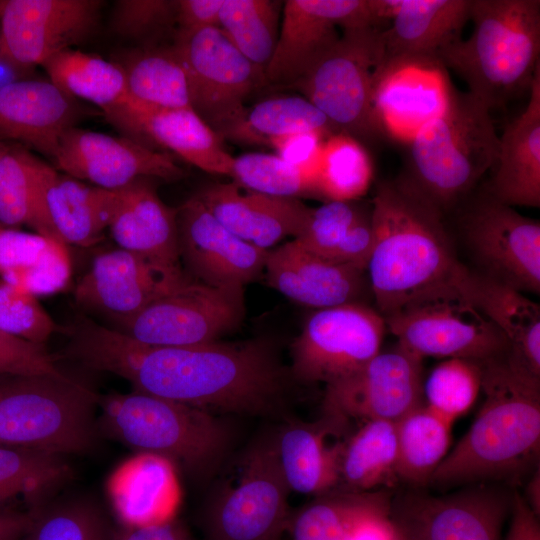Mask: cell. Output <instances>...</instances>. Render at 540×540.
<instances>
[{
    "label": "cell",
    "instance_id": "cell-1",
    "mask_svg": "<svg viewBox=\"0 0 540 540\" xmlns=\"http://www.w3.org/2000/svg\"><path fill=\"white\" fill-rule=\"evenodd\" d=\"M65 333L66 356L85 368L117 375L133 391L210 412L269 414L287 391L288 372L262 340L152 346L87 317Z\"/></svg>",
    "mask_w": 540,
    "mask_h": 540
},
{
    "label": "cell",
    "instance_id": "cell-2",
    "mask_svg": "<svg viewBox=\"0 0 540 540\" xmlns=\"http://www.w3.org/2000/svg\"><path fill=\"white\" fill-rule=\"evenodd\" d=\"M371 204L373 245L366 273L383 317L461 290L469 270L456 256L440 209L401 174L380 181Z\"/></svg>",
    "mask_w": 540,
    "mask_h": 540
},
{
    "label": "cell",
    "instance_id": "cell-3",
    "mask_svg": "<svg viewBox=\"0 0 540 540\" xmlns=\"http://www.w3.org/2000/svg\"><path fill=\"white\" fill-rule=\"evenodd\" d=\"M484 402L429 483H518L539 465L540 376L510 351L480 362Z\"/></svg>",
    "mask_w": 540,
    "mask_h": 540
},
{
    "label": "cell",
    "instance_id": "cell-4",
    "mask_svg": "<svg viewBox=\"0 0 540 540\" xmlns=\"http://www.w3.org/2000/svg\"><path fill=\"white\" fill-rule=\"evenodd\" d=\"M474 29L438 58L490 112L530 90L540 68L539 0H472Z\"/></svg>",
    "mask_w": 540,
    "mask_h": 540
},
{
    "label": "cell",
    "instance_id": "cell-5",
    "mask_svg": "<svg viewBox=\"0 0 540 540\" xmlns=\"http://www.w3.org/2000/svg\"><path fill=\"white\" fill-rule=\"evenodd\" d=\"M407 145V164L400 174L446 214L494 167L500 142L490 111L469 92L455 89L444 112Z\"/></svg>",
    "mask_w": 540,
    "mask_h": 540
},
{
    "label": "cell",
    "instance_id": "cell-6",
    "mask_svg": "<svg viewBox=\"0 0 540 540\" xmlns=\"http://www.w3.org/2000/svg\"><path fill=\"white\" fill-rule=\"evenodd\" d=\"M98 407L99 431L197 478L214 471L229 446L227 426L199 407L137 391L99 396Z\"/></svg>",
    "mask_w": 540,
    "mask_h": 540
},
{
    "label": "cell",
    "instance_id": "cell-7",
    "mask_svg": "<svg viewBox=\"0 0 540 540\" xmlns=\"http://www.w3.org/2000/svg\"><path fill=\"white\" fill-rule=\"evenodd\" d=\"M98 399L67 373L0 375V444L60 456L89 453L100 434Z\"/></svg>",
    "mask_w": 540,
    "mask_h": 540
},
{
    "label": "cell",
    "instance_id": "cell-8",
    "mask_svg": "<svg viewBox=\"0 0 540 540\" xmlns=\"http://www.w3.org/2000/svg\"><path fill=\"white\" fill-rule=\"evenodd\" d=\"M382 29L343 31L339 40L291 86L341 133L361 143L386 139L373 108L376 73L384 61Z\"/></svg>",
    "mask_w": 540,
    "mask_h": 540
},
{
    "label": "cell",
    "instance_id": "cell-9",
    "mask_svg": "<svg viewBox=\"0 0 540 540\" xmlns=\"http://www.w3.org/2000/svg\"><path fill=\"white\" fill-rule=\"evenodd\" d=\"M173 46L183 65L191 109L223 141L246 115L244 101L266 83L218 27L176 31Z\"/></svg>",
    "mask_w": 540,
    "mask_h": 540
},
{
    "label": "cell",
    "instance_id": "cell-10",
    "mask_svg": "<svg viewBox=\"0 0 540 540\" xmlns=\"http://www.w3.org/2000/svg\"><path fill=\"white\" fill-rule=\"evenodd\" d=\"M384 319L398 345L421 359L431 356L480 363L510 350L502 333L460 289L408 305Z\"/></svg>",
    "mask_w": 540,
    "mask_h": 540
},
{
    "label": "cell",
    "instance_id": "cell-11",
    "mask_svg": "<svg viewBox=\"0 0 540 540\" xmlns=\"http://www.w3.org/2000/svg\"><path fill=\"white\" fill-rule=\"evenodd\" d=\"M397 5V0L285 1L266 83L294 84L339 40L338 28H379L392 19Z\"/></svg>",
    "mask_w": 540,
    "mask_h": 540
},
{
    "label": "cell",
    "instance_id": "cell-12",
    "mask_svg": "<svg viewBox=\"0 0 540 540\" xmlns=\"http://www.w3.org/2000/svg\"><path fill=\"white\" fill-rule=\"evenodd\" d=\"M244 316L243 287L189 279L113 329L146 345L184 347L219 340Z\"/></svg>",
    "mask_w": 540,
    "mask_h": 540
},
{
    "label": "cell",
    "instance_id": "cell-13",
    "mask_svg": "<svg viewBox=\"0 0 540 540\" xmlns=\"http://www.w3.org/2000/svg\"><path fill=\"white\" fill-rule=\"evenodd\" d=\"M384 317L359 302L317 309L291 346V374L303 383L329 385L363 367L380 352Z\"/></svg>",
    "mask_w": 540,
    "mask_h": 540
},
{
    "label": "cell",
    "instance_id": "cell-14",
    "mask_svg": "<svg viewBox=\"0 0 540 540\" xmlns=\"http://www.w3.org/2000/svg\"><path fill=\"white\" fill-rule=\"evenodd\" d=\"M242 463L237 483L207 512V540H281L292 515L276 439L257 443Z\"/></svg>",
    "mask_w": 540,
    "mask_h": 540
},
{
    "label": "cell",
    "instance_id": "cell-15",
    "mask_svg": "<svg viewBox=\"0 0 540 540\" xmlns=\"http://www.w3.org/2000/svg\"><path fill=\"white\" fill-rule=\"evenodd\" d=\"M460 225L482 274L521 292H540V222L486 189L462 209Z\"/></svg>",
    "mask_w": 540,
    "mask_h": 540
},
{
    "label": "cell",
    "instance_id": "cell-16",
    "mask_svg": "<svg viewBox=\"0 0 540 540\" xmlns=\"http://www.w3.org/2000/svg\"><path fill=\"white\" fill-rule=\"evenodd\" d=\"M100 0H5L0 63L25 75L55 53L86 40L96 28Z\"/></svg>",
    "mask_w": 540,
    "mask_h": 540
},
{
    "label": "cell",
    "instance_id": "cell-17",
    "mask_svg": "<svg viewBox=\"0 0 540 540\" xmlns=\"http://www.w3.org/2000/svg\"><path fill=\"white\" fill-rule=\"evenodd\" d=\"M513 494L480 483L443 496L409 494L392 500L398 540H501Z\"/></svg>",
    "mask_w": 540,
    "mask_h": 540
},
{
    "label": "cell",
    "instance_id": "cell-18",
    "mask_svg": "<svg viewBox=\"0 0 540 540\" xmlns=\"http://www.w3.org/2000/svg\"><path fill=\"white\" fill-rule=\"evenodd\" d=\"M455 89L437 56L384 57L375 76L373 108L385 138L408 144L444 112Z\"/></svg>",
    "mask_w": 540,
    "mask_h": 540
},
{
    "label": "cell",
    "instance_id": "cell-19",
    "mask_svg": "<svg viewBox=\"0 0 540 540\" xmlns=\"http://www.w3.org/2000/svg\"><path fill=\"white\" fill-rule=\"evenodd\" d=\"M187 280L180 266L117 248L94 257L74 296L82 308L118 327Z\"/></svg>",
    "mask_w": 540,
    "mask_h": 540
},
{
    "label": "cell",
    "instance_id": "cell-20",
    "mask_svg": "<svg viewBox=\"0 0 540 540\" xmlns=\"http://www.w3.org/2000/svg\"><path fill=\"white\" fill-rule=\"evenodd\" d=\"M422 361L398 344L380 351L353 374L326 385L324 413L346 421L396 422L422 403Z\"/></svg>",
    "mask_w": 540,
    "mask_h": 540
},
{
    "label": "cell",
    "instance_id": "cell-21",
    "mask_svg": "<svg viewBox=\"0 0 540 540\" xmlns=\"http://www.w3.org/2000/svg\"><path fill=\"white\" fill-rule=\"evenodd\" d=\"M53 162L65 174L108 190L123 188L138 178L174 181L185 174L166 153L128 137L75 126L60 137Z\"/></svg>",
    "mask_w": 540,
    "mask_h": 540
},
{
    "label": "cell",
    "instance_id": "cell-22",
    "mask_svg": "<svg viewBox=\"0 0 540 540\" xmlns=\"http://www.w3.org/2000/svg\"><path fill=\"white\" fill-rule=\"evenodd\" d=\"M180 259L202 283L244 287L263 271L268 250L225 228L195 195L177 209Z\"/></svg>",
    "mask_w": 540,
    "mask_h": 540
},
{
    "label": "cell",
    "instance_id": "cell-23",
    "mask_svg": "<svg viewBox=\"0 0 540 540\" xmlns=\"http://www.w3.org/2000/svg\"><path fill=\"white\" fill-rule=\"evenodd\" d=\"M104 115L124 137L161 146L207 173L230 177L234 157L191 108L149 110L123 105Z\"/></svg>",
    "mask_w": 540,
    "mask_h": 540
},
{
    "label": "cell",
    "instance_id": "cell-24",
    "mask_svg": "<svg viewBox=\"0 0 540 540\" xmlns=\"http://www.w3.org/2000/svg\"><path fill=\"white\" fill-rule=\"evenodd\" d=\"M241 188L235 182L216 183L196 196L225 228L258 248L268 250L287 236L301 234L313 208L296 198Z\"/></svg>",
    "mask_w": 540,
    "mask_h": 540
},
{
    "label": "cell",
    "instance_id": "cell-25",
    "mask_svg": "<svg viewBox=\"0 0 540 540\" xmlns=\"http://www.w3.org/2000/svg\"><path fill=\"white\" fill-rule=\"evenodd\" d=\"M264 272L270 287L316 309L359 303L368 283L365 271L322 258L295 239L268 252Z\"/></svg>",
    "mask_w": 540,
    "mask_h": 540
},
{
    "label": "cell",
    "instance_id": "cell-26",
    "mask_svg": "<svg viewBox=\"0 0 540 540\" xmlns=\"http://www.w3.org/2000/svg\"><path fill=\"white\" fill-rule=\"evenodd\" d=\"M51 81L21 79L0 87V139L53 160L60 137L74 127V101Z\"/></svg>",
    "mask_w": 540,
    "mask_h": 540
},
{
    "label": "cell",
    "instance_id": "cell-27",
    "mask_svg": "<svg viewBox=\"0 0 540 540\" xmlns=\"http://www.w3.org/2000/svg\"><path fill=\"white\" fill-rule=\"evenodd\" d=\"M525 110L499 136V154L487 188L509 206H540V68Z\"/></svg>",
    "mask_w": 540,
    "mask_h": 540
},
{
    "label": "cell",
    "instance_id": "cell-28",
    "mask_svg": "<svg viewBox=\"0 0 540 540\" xmlns=\"http://www.w3.org/2000/svg\"><path fill=\"white\" fill-rule=\"evenodd\" d=\"M175 468L164 457L139 453L114 472L108 491L117 517L128 529L174 520L181 501Z\"/></svg>",
    "mask_w": 540,
    "mask_h": 540
},
{
    "label": "cell",
    "instance_id": "cell-29",
    "mask_svg": "<svg viewBox=\"0 0 540 540\" xmlns=\"http://www.w3.org/2000/svg\"><path fill=\"white\" fill-rule=\"evenodd\" d=\"M109 229L119 248L180 266L177 209L161 200L151 178H138L120 188Z\"/></svg>",
    "mask_w": 540,
    "mask_h": 540
},
{
    "label": "cell",
    "instance_id": "cell-30",
    "mask_svg": "<svg viewBox=\"0 0 540 540\" xmlns=\"http://www.w3.org/2000/svg\"><path fill=\"white\" fill-rule=\"evenodd\" d=\"M346 420L324 413L314 423H291L276 439L283 476L290 490L320 495L340 481V459L344 443L330 442L340 434Z\"/></svg>",
    "mask_w": 540,
    "mask_h": 540
},
{
    "label": "cell",
    "instance_id": "cell-31",
    "mask_svg": "<svg viewBox=\"0 0 540 540\" xmlns=\"http://www.w3.org/2000/svg\"><path fill=\"white\" fill-rule=\"evenodd\" d=\"M120 189L88 185L46 165L43 201L53 228L65 245L89 247L103 238L118 206Z\"/></svg>",
    "mask_w": 540,
    "mask_h": 540
},
{
    "label": "cell",
    "instance_id": "cell-32",
    "mask_svg": "<svg viewBox=\"0 0 540 540\" xmlns=\"http://www.w3.org/2000/svg\"><path fill=\"white\" fill-rule=\"evenodd\" d=\"M461 291L507 340L510 353L540 376V307L523 292L468 271Z\"/></svg>",
    "mask_w": 540,
    "mask_h": 540
},
{
    "label": "cell",
    "instance_id": "cell-33",
    "mask_svg": "<svg viewBox=\"0 0 540 540\" xmlns=\"http://www.w3.org/2000/svg\"><path fill=\"white\" fill-rule=\"evenodd\" d=\"M471 4L472 0H400L391 26L381 31L385 58L438 57L444 48L462 39Z\"/></svg>",
    "mask_w": 540,
    "mask_h": 540
},
{
    "label": "cell",
    "instance_id": "cell-34",
    "mask_svg": "<svg viewBox=\"0 0 540 540\" xmlns=\"http://www.w3.org/2000/svg\"><path fill=\"white\" fill-rule=\"evenodd\" d=\"M357 201H327L312 209L294 239L322 258L366 272L373 245L372 204Z\"/></svg>",
    "mask_w": 540,
    "mask_h": 540
},
{
    "label": "cell",
    "instance_id": "cell-35",
    "mask_svg": "<svg viewBox=\"0 0 540 540\" xmlns=\"http://www.w3.org/2000/svg\"><path fill=\"white\" fill-rule=\"evenodd\" d=\"M0 275L34 296L61 291L71 277L66 245L37 233L0 229Z\"/></svg>",
    "mask_w": 540,
    "mask_h": 540
},
{
    "label": "cell",
    "instance_id": "cell-36",
    "mask_svg": "<svg viewBox=\"0 0 540 540\" xmlns=\"http://www.w3.org/2000/svg\"><path fill=\"white\" fill-rule=\"evenodd\" d=\"M117 62L126 78L129 106L149 109L191 108L186 74L173 46H141Z\"/></svg>",
    "mask_w": 540,
    "mask_h": 540
},
{
    "label": "cell",
    "instance_id": "cell-37",
    "mask_svg": "<svg viewBox=\"0 0 540 540\" xmlns=\"http://www.w3.org/2000/svg\"><path fill=\"white\" fill-rule=\"evenodd\" d=\"M46 165L27 148L8 144L0 159V223L10 227L26 225L37 234L61 242L43 201Z\"/></svg>",
    "mask_w": 540,
    "mask_h": 540
},
{
    "label": "cell",
    "instance_id": "cell-38",
    "mask_svg": "<svg viewBox=\"0 0 540 540\" xmlns=\"http://www.w3.org/2000/svg\"><path fill=\"white\" fill-rule=\"evenodd\" d=\"M392 497L383 489L373 491L330 490L291 516L292 540H342L360 521L389 515Z\"/></svg>",
    "mask_w": 540,
    "mask_h": 540
},
{
    "label": "cell",
    "instance_id": "cell-39",
    "mask_svg": "<svg viewBox=\"0 0 540 540\" xmlns=\"http://www.w3.org/2000/svg\"><path fill=\"white\" fill-rule=\"evenodd\" d=\"M41 66L62 92L97 105L103 113L130 104L125 74L115 61L68 48Z\"/></svg>",
    "mask_w": 540,
    "mask_h": 540
},
{
    "label": "cell",
    "instance_id": "cell-40",
    "mask_svg": "<svg viewBox=\"0 0 540 540\" xmlns=\"http://www.w3.org/2000/svg\"><path fill=\"white\" fill-rule=\"evenodd\" d=\"M397 439L395 422L369 420L344 442L340 459L342 489L373 491L391 487L396 474Z\"/></svg>",
    "mask_w": 540,
    "mask_h": 540
},
{
    "label": "cell",
    "instance_id": "cell-41",
    "mask_svg": "<svg viewBox=\"0 0 540 540\" xmlns=\"http://www.w3.org/2000/svg\"><path fill=\"white\" fill-rule=\"evenodd\" d=\"M451 425L422 403L395 422L398 479L420 485L429 482L448 454Z\"/></svg>",
    "mask_w": 540,
    "mask_h": 540
},
{
    "label": "cell",
    "instance_id": "cell-42",
    "mask_svg": "<svg viewBox=\"0 0 540 540\" xmlns=\"http://www.w3.org/2000/svg\"><path fill=\"white\" fill-rule=\"evenodd\" d=\"M315 130L326 136L339 133L328 118L301 96H277L258 102L224 140L251 145H268L273 138Z\"/></svg>",
    "mask_w": 540,
    "mask_h": 540
},
{
    "label": "cell",
    "instance_id": "cell-43",
    "mask_svg": "<svg viewBox=\"0 0 540 540\" xmlns=\"http://www.w3.org/2000/svg\"><path fill=\"white\" fill-rule=\"evenodd\" d=\"M272 0H224L219 28L265 74L279 36L283 4Z\"/></svg>",
    "mask_w": 540,
    "mask_h": 540
},
{
    "label": "cell",
    "instance_id": "cell-44",
    "mask_svg": "<svg viewBox=\"0 0 540 540\" xmlns=\"http://www.w3.org/2000/svg\"><path fill=\"white\" fill-rule=\"evenodd\" d=\"M373 179L371 157L363 143L345 133L325 139L316 173V193L327 201H356Z\"/></svg>",
    "mask_w": 540,
    "mask_h": 540
},
{
    "label": "cell",
    "instance_id": "cell-45",
    "mask_svg": "<svg viewBox=\"0 0 540 540\" xmlns=\"http://www.w3.org/2000/svg\"><path fill=\"white\" fill-rule=\"evenodd\" d=\"M72 474L63 456L0 444V509L17 497L38 501Z\"/></svg>",
    "mask_w": 540,
    "mask_h": 540
},
{
    "label": "cell",
    "instance_id": "cell-46",
    "mask_svg": "<svg viewBox=\"0 0 540 540\" xmlns=\"http://www.w3.org/2000/svg\"><path fill=\"white\" fill-rule=\"evenodd\" d=\"M23 540H111L109 522L97 504L72 498L37 505Z\"/></svg>",
    "mask_w": 540,
    "mask_h": 540
},
{
    "label": "cell",
    "instance_id": "cell-47",
    "mask_svg": "<svg viewBox=\"0 0 540 540\" xmlns=\"http://www.w3.org/2000/svg\"><path fill=\"white\" fill-rule=\"evenodd\" d=\"M230 177L240 187L285 198L317 195L315 180L279 156L252 152L234 157Z\"/></svg>",
    "mask_w": 540,
    "mask_h": 540
},
{
    "label": "cell",
    "instance_id": "cell-48",
    "mask_svg": "<svg viewBox=\"0 0 540 540\" xmlns=\"http://www.w3.org/2000/svg\"><path fill=\"white\" fill-rule=\"evenodd\" d=\"M479 391V363L460 358L439 363L423 383L426 405L452 423L470 409Z\"/></svg>",
    "mask_w": 540,
    "mask_h": 540
},
{
    "label": "cell",
    "instance_id": "cell-49",
    "mask_svg": "<svg viewBox=\"0 0 540 540\" xmlns=\"http://www.w3.org/2000/svg\"><path fill=\"white\" fill-rule=\"evenodd\" d=\"M176 16L177 0H118L110 28L124 39L150 46L176 26Z\"/></svg>",
    "mask_w": 540,
    "mask_h": 540
},
{
    "label": "cell",
    "instance_id": "cell-50",
    "mask_svg": "<svg viewBox=\"0 0 540 540\" xmlns=\"http://www.w3.org/2000/svg\"><path fill=\"white\" fill-rule=\"evenodd\" d=\"M57 329L36 296L0 279V333L44 345Z\"/></svg>",
    "mask_w": 540,
    "mask_h": 540
},
{
    "label": "cell",
    "instance_id": "cell-51",
    "mask_svg": "<svg viewBox=\"0 0 540 540\" xmlns=\"http://www.w3.org/2000/svg\"><path fill=\"white\" fill-rule=\"evenodd\" d=\"M64 374L44 345L0 333V375Z\"/></svg>",
    "mask_w": 540,
    "mask_h": 540
},
{
    "label": "cell",
    "instance_id": "cell-52",
    "mask_svg": "<svg viewBox=\"0 0 540 540\" xmlns=\"http://www.w3.org/2000/svg\"><path fill=\"white\" fill-rule=\"evenodd\" d=\"M327 138L320 131L303 130L273 138L269 146L282 160L311 176L316 183L321 149Z\"/></svg>",
    "mask_w": 540,
    "mask_h": 540
},
{
    "label": "cell",
    "instance_id": "cell-53",
    "mask_svg": "<svg viewBox=\"0 0 540 540\" xmlns=\"http://www.w3.org/2000/svg\"><path fill=\"white\" fill-rule=\"evenodd\" d=\"M224 0H177L176 31L219 28Z\"/></svg>",
    "mask_w": 540,
    "mask_h": 540
},
{
    "label": "cell",
    "instance_id": "cell-54",
    "mask_svg": "<svg viewBox=\"0 0 540 540\" xmlns=\"http://www.w3.org/2000/svg\"><path fill=\"white\" fill-rule=\"evenodd\" d=\"M510 524L505 540H540V523L537 516L518 493L513 494Z\"/></svg>",
    "mask_w": 540,
    "mask_h": 540
},
{
    "label": "cell",
    "instance_id": "cell-55",
    "mask_svg": "<svg viewBox=\"0 0 540 540\" xmlns=\"http://www.w3.org/2000/svg\"><path fill=\"white\" fill-rule=\"evenodd\" d=\"M342 540H398V538L389 515H375L353 526Z\"/></svg>",
    "mask_w": 540,
    "mask_h": 540
},
{
    "label": "cell",
    "instance_id": "cell-56",
    "mask_svg": "<svg viewBox=\"0 0 540 540\" xmlns=\"http://www.w3.org/2000/svg\"><path fill=\"white\" fill-rule=\"evenodd\" d=\"M121 540H194L189 531L179 522L128 529Z\"/></svg>",
    "mask_w": 540,
    "mask_h": 540
},
{
    "label": "cell",
    "instance_id": "cell-57",
    "mask_svg": "<svg viewBox=\"0 0 540 540\" xmlns=\"http://www.w3.org/2000/svg\"><path fill=\"white\" fill-rule=\"evenodd\" d=\"M32 521V511L0 509V540H23Z\"/></svg>",
    "mask_w": 540,
    "mask_h": 540
},
{
    "label": "cell",
    "instance_id": "cell-58",
    "mask_svg": "<svg viewBox=\"0 0 540 540\" xmlns=\"http://www.w3.org/2000/svg\"><path fill=\"white\" fill-rule=\"evenodd\" d=\"M533 512L539 516L540 514V472L539 466L535 469L530 477L526 487V496L523 497Z\"/></svg>",
    "mask_w": 540,
    "mask_h": 540
},
{
    "label": "cell",
    "instance_id": "cell-59",
    "mask_svg": "<svg viewBox=\"0 0 540 540\" xmlns=\"http://www.w3.org/2000/svg\"><path fill=\"white\" fill-rule=\"evenodd\" d=\"M7 147H8V143L0 139V159L5 153Z\"/></svg>",
    "mask_w": 540,
    "mask_h": 540
},
{
    "label": "cell",
    "instance_id": "cell-60",
    "mask_svg": "<svg viewBox=\"0 0 540 540\" xmlns=\"http://www.w3.org/2000/svg\"><path fill=\"white\" fill-rule=\"evenodd\" d=\"M4 4H5V1L0 0V17H1L2 11H3Z\"/></svg>",
    "mask_w": 540,
    "mask_h": 540
},
{
    "label": "cell",
    "instance_id": "cell-61",
    "mask_svg": "<svg viewBox=\"0 0 540 540\" xmlns=\"http://www.w3.org/2000/svg\"><path fill=\"white\" fill-rule=\"evenodd\" d=\"M3 227H4V225H2V224L0 223V229H2Z\"/></svg>",
    "mask_w": 540,
    "mask_h": 540
}]
</instances>
